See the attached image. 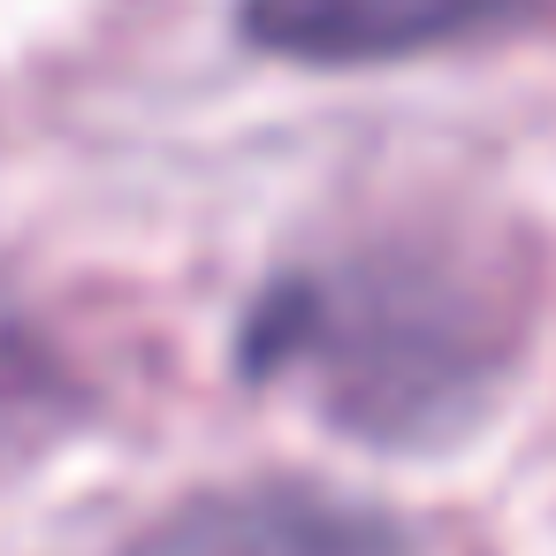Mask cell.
Listing matches in <instances>:
<instances>
[{
  "mask_svg": "<svg viewBox=\"0 0 556 556\" xmlns=\"http://www.w3.org/2000/svg\"><path fill=\"white\" fill-rule=\"evenodd\" d=\"M237 374L298 396L351 442L442 450L510 374V320L488 282L427 237H366L290 260L237 320Z\"/></svg>",
  "mask_w": 556,
  "mask_h": 556,
  "instance_id": "cell-1",
  "label": "cell"
},
{
  "mask_svg": "<svg viewBox=\"0 0 556 556\" xmlns=\"http://www.w3.org/2000/svg\"><path fill=\"white\" fill-rule=\"evenodd\" d=\"M115 556H412L404 526L313 480H252L191 495Z\"/></svg>",
  "mask_w": 556,
  "mask_h": 556,
  "instance_id": "cell-2",
  "label": "cell"
},
{
  "mask_svg": "<svg viewBox=\"0 0 556 556\" xmlns=\"http://www.w3.org/2000/svg\"><path fill=\"white\" fill-rule=\"evenodd\" d=\"M533 0H237L244 47L298 70H381L503 31Z\"/></svg>",
  "mask_w": 556,
  "mask_h": 556,
  "instance_id": "cell-3",
  "label": "cell"
}]
</instances>
